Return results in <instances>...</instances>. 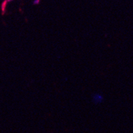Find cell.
I'll use <instances>...</instances> for the list:
<instances>
[{
    "label": "cell",
    "instance_id": "cell-1",
    "mask_svg": "<svg viewBox=\"0 0 133 133\" xmlns=\"http://www.w3.org/2000/svg\"><path fill=\"white\" fill-rule=\"evenodd\" d=\"M92 100L94 103L98 104V103H100L101 102H103V97L102 94H94V95H93Z\"/></svg>",
    "mask_w": 133,
    "mask_h": 133
},
{
    "label": "cell",
    "instance_id": "cell-2",
    "mask_svg": "<svg viewBox=\"0 0 133 133\" xmlns=\"http://www.w3.org/2000/svg\"><path fill=\"white\" fill-rule=\"evenodd\" d=\"M33 3H34V5H37V4H38L39 3V0H34Z\"/></svg>",
    "mask_w": 133,
    "mask_h": 133
}]
</instances>
